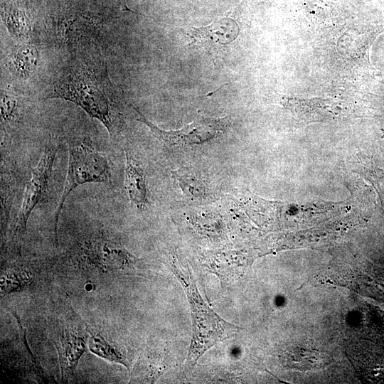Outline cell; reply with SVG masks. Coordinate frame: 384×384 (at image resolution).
<instances>
[{"mask_svg":"<svg viewBox=\"0 0 384 384\" xmlns=\"http://www.w3.org/2000/svg\"><path fill=\"white\" fill-rule=\"evenodd\" d=\"M170 269L183 287L191 310L192 337L185 364V371L189 372L208 349L240 329L221 318L204 302L188 265L174 259Z\"/></svg>","mask_w":384,"mask_h":384,"instance_id":"cell-1","label":"cell"},{"mask_svg":"<svg viewBox=\"0 0 384 384\" xmlns=\"http://www.w3.org/2000/svg\"><path fill=\"white\" fill-rule=\"evenodd\" d=\"M109 86L105 69L94 65H79L57 80L48 97L61 98L75 103L100 121L111 133L112 109L106 90Z\"/></svg>","mask_w":384,"mask_h":384,"instance_id":"cell-2","label":"cell"},{"mask_svg":"<svg viewBox=\"0 0 384 384\" xmlns=\"http://www.w3.org/2000/svg\"><path fill=\"white\" fill-rule=\"evenodd\" d=\"M66 181L55 215V227L70 193L87 183L107 182L109 163L105 155L84 144H70Z\"/></svg>","mask_w":384,"mask_h":384,"instance_id":"cell-3","label":"cell"},{"mask_svg":"<svg viewBox=\"0 0 384 384\" xmlns=\"http://www.w3.org/2000/svg\"><path fill=\"white\" fill-rule=\"evenodd\" d=\"M134 109L139 115L137 120L146 124L168 147L182 148L203 144L224 133L230 124L228 117L215 118L201 114L180 129L165 131L149 121L137 109Z\"/></svg>","mask_w":384,"mask_h":384,"instance_id":"cell-4","label":"cell"},{"mask_svg":"<svg viewBox=\"0 0 384 384\" xmlns=\"http://www.w3.org/2000/svg\"><path fill=\"white\" fill-rule=\"evenodd\" d=\"M57 151L58 149L53 145L46 147L38 164L33 169L14 225V236L21 237L23 235L32 211L42 200L48 187Z\"/></svg>","mask_w":384,"mask_h":384,"instance_id":"cell-5","label":"cell"},{"mask_svg":"<svg viewBox=\"0 0 384 384\" xmlns=\"http://www.w3.org/2000/svg\"><path fill=\"white\" fill-rule=\"evenodd\" d=\"M88 253L100 265L112 270L134 272L140 267V260L123 246L106 238L90 242Z\"/></svg>","mask_w":384,"mask_h":384,"instance_id":"cell-6","label":"cell"},{"mask_svg":"<svg viewBox=\"0 0 384 384\" xmlns=\"http://www.w3.org/2000/svg\"><path fill=\"white\" fill-rule=\"evenodd\" d=\"M124 186L130 201L139 210H144L148 198L144 168L129 151H125Z\"/></svg>","mask_w":384,"mask_h":384,"instance_id":"cell-7","label":"cell"},{"mask_svg":"<svg viewBox=\"0 0 384 384\" xmlns=\"http://www.w3.org/2000/svg\"><path fill=\"white\" fill-rule=\"evenodd\" d=\"M57 348L63 378L70 376L85 350V341L77 334L64 330L60 333Z\"/></svg>","mask_w":384,"mask_h":384,"instance_id":"cell-8","label":"cell"},{"mask_svg":"<svg viewBox=\"0 0 384 384\" xmlns=\"http://www.w3.org/2000/svg\"><path fill=\"white\" fill-rule=\"evenodd\" d=\"M233 21H220L208 27L191 28L189 36L193 43L204 46L225 45L235 39L236 31L233 28Z\"/></svg>","mask_w":384,"mask_h":384,"instance_id":"cell-9","label":"cell"},{"mask_svg":"<svg viewBox=\"0 0 384 384\" xmlns=\"http://www.w3.org/2000/svg\"><path fill=\"white\" fill-rule=\"evenodd\" d=\"M38 60V53L36 48L31 45H23L14 53L11 67L15 75L26 78L35 70Z\"/></svg>","mask_w":384,"mask_h":384,"instance_id":"cell-10","label":"cell"},{"mask_svg":"<svg viewBox=\"0 0 384 384\" xmlns=\"http://www.w3.org/2000/svg\"><path fill=\"white\" fill-rule=\"evenodd\" d=\"M2 21L10 34L18 41L25 40L29 35L31 26L24 12L11 6L1 11Z\"/></svg>","mask_w":384,"mask_h":384,"instance_id":"cell-11","label":"cell"},{"mask_svg":"<svg viewBox=\"0 0 384 384\" xmlns=\"http://www.w3.org/2000/svg\"><path fill=\"white\" fill-rule=\"evenodd\" d=\"M90 350L100 357L124 365L130 371L129 356L117 347L105 339L100 334H92L89 338Z\"/></svg>","mask_w":384,"mask_h":384,"instance_id":"cell-12","label":"cell"},{"mask_svg":"<svg viewBox=\"0 0 384 384\" xmlns=\"http://www.w3.org/2000/svg\"><path fill=\"white\" fill-rule=\"evenodd\" d=\"M161 358L153 356H144L137 364L135 375L140 382L153 383L163 373L164 367Z\"/></svg>","mask_w":384,"mask_h":384,"instance_id":"cell-13","label":"cell"},{"mask_svg":"<svg viewBox=\"0 0 384 384\" xmlns=\"http://www.w3.org/2000/svg\"><path fill=\"white\" fill-rule=\"evenodd\" d=\"M173 174L186 197L193 200L207 198L208 188L201 180L186 174H176V172Z\"/></svg>","mask_w":384,"mask_h":384,"instance_id":"cell-14","label":"cell"},{"mask_svg":"<svg viewBox=\"0 0 384 384\" xmlns=\"http://www.w3.org/2000/svg\"><path fill=\"white\" fill-rule=\"evenodd\" d=\"M31 276L26 271L8 270L1 274V289L4 293L19 290L29 282Z\"/></svg>","mask_w":384,"mask_h":384,"instance_id":"cell-15","label":"cell"},{"mask_svg":"<svg viewBox=\"0 0 384 384\" xmlns=\"http://www.w3.org/2000/svg\"><path fill=\"white\" fill-rule=\"evenodd\" d=\"M364 174L375 188L384 205V163L370 162L364 166Z\"/></svg>","mask_w":384,"mask_h":384,"instance_id":"cell-16","label":"cell"},{"mask_svg":"<svg viewBox=\"0 0 384 384\" xmlns=\"http://www.w3.org/2000/svg\"><path fill=\"white\" fill-rule=\"evenodd\" d=\"M17 110L16 100L6 94H1V114L4 121H9L14 119Z\"/></svg>","mask_w":384,"mask_h":384,"instance_id":"cell-17","label":"cell"}]
</instances>
